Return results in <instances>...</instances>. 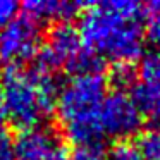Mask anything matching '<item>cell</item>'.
I'll return each instance as SVG.
<instances>
[{
    "instance_id": "1",
    "label": "cell",
    "mask_w": 160,
    "mask_h": 160,
    "mask_svg": "<svg viewBox=\"0 0 160 160\" xmlns=\"http://www.w3.org/2000/svg\"><path fill=\"white\" fill-rule=\"evenodd\" d=\"M143 7L132 0L86 4L79 19L83 45L114 64H132L145 55Z\"/></svg>"
},
{
    "instance_id": "2",
    "label": "cell",
    "mask_w": 160,
    "mask_h": 160,
    "mask_svg": "<svg viewBox=\"0 0 160 160\" xmlns=\"http://www.w3.org/2000/svg\"><path fill=\"white\" fill-rule=\"evenodd\" d=\"M62 86L59 72L9 67L0 90L5 121L19 131L38 128L43 119L55 112Z\"/></svg>"
},
{
    "instance_id": "3",
    "label": "cell",
    "mask_w": 160,
    "mask_h": 160,
    "mask_svg": "<svg viewBox=\"0 0 160 160\" xmlns=\"http://www.w3.org/2000/svg\"><path fill=\"white\" fill-rule=\"evenodd\" d=\"M107 79L102 74L74 76L62 86L55 114L64 134L76 146H102V105Z\"/></svg>"
},
{
    "instance_id": "4",
    "label": "cell",
    "mask_w": 160,
    "mask_h": 160,
    "mask_svg": "<svg viewBox=\"0 0 160 160\" xmlns=\"http://www.w3.org/2000/svg\"><path fill=\"white\" fill-rule=\"evenodd\" d=\"M42 48V28L28 16H18L0 31V60L9 67H21L35 60Z\"/></svg>"
},
{
    "instance_id": "5",
    "label": "cell",
    "mask_w": 160,
    "mask_h": 160,
    "mask_svg": "<svg viewBox=\"0 0 160 160\" xmlns=\"http://www.w3.org/2000/svg\"><path fill=\"white\" fill-rule=\"evenodd\" d=\"M143 128V114L128 91H110L102 105V129L105 136L126 141V138L139 134Z\"/></svg>"
},
{
    "instance_id": "6",
    "label": "cell",
    "mask_w": 160,
    "mask_h": 160,
    "mask_svg": "<svg viewBox=\"0 0 160 160\" xmlns=\"http://www.w3.org/2000/svg\"><path fill=\"white\" fill-rule=\"evenodd\" d=\"M138 81L131 88V98L143 115L160 117V52H148L141 57Z\"/></svg>"
},
{
    "instance_id": "7",
    "label": "cell",
    "mask_w": 160,
    "mask_h": 160,
    "mask_svg": "<svg viewBox=\"0 0 160 160\" xmlns=\"http://www.w3.org/2000/svg\"><path fill=\"white\" fill-rule=\"evenodd\" d=\"M60 139L48 128H33L21 131L14 139L16 160H47L60 148Z\"/></svg>"
},
{
    "instance_id": "8",
    "label": "cell",
    "mask_w": 160,
    "mask_h": 160,
    "mask_svg": "<svg viewBox=\"0 0 160 160\" xmlns=\"http://www.w3.org/2000/svg\"><path fill=\"white\" fill-rule=\"evenodd\" d=\"M86 7L83 2H67V0H29L22 4L24 16L40 22H69Z\"/></svg>"
},
{
    "instance_id": "9",
    "label": "cell",
    "mask_w": 160,
    "mask_h": 160,
    "mask_svg": "<svg viewBox=\"0 0 160 160\" xmlns=\"http://www.w3.org/2000/svg\"><path fill=\"white\" fill-rule=\"evenodd\" d=\"M45 48L57 59L60 66H66L81 48H83V40H81L78 26L71 22H57L48 29V35L45 40Z\"/></svg>"
},
{
    "instance_id": "10",
    "label": "cell",
    "mask_w": 160,
    "mask_h": 160,
    "mask_svg": "<svg viewBox=\"0 0 160 160\" xmlns=\"http://www.w3.org/2000/svg\"><path fill=\"white\" fill-rule=\"evenodd\" d=\"M107 60L97 53L95 50L83 47L69 62L66 64V69L74 76H93V74H102L105 71Z\"/></svg>"
},
{
    "instance_id": "11",
    "label": "cell",
    "mask_w": 160,
    "mask_h": 160,
    "mask_svg": "<svg viewBox=\"0 0 160 160\" xmlns=\"http://www.w3.org/2000/svg\"><path fill=\"white\" fill-rule=\"evenodd\" d=\"M136 81H138V71L132 64H114L107 76V83H110L115 91L131 90Z\"/></svg>"
},
{
    "instance_id": "12",
    "label": "cell",
    "mask_w": 160,
    "mask_h": 160,
    "mask_svg": "<svg viewBox=\"0 0 160 160\" xmlns=\"http://www.w3.org/2000/svg\"><path fill=\"white\" fill-rule=\"evenodd\" d=\"M143 19L146 38L160 48V0H153L143 7Z\"/></svg>"
},
{
    "instance_id": "13",
    "label": "cell",
    "mask_w": 160,
    "mask_h": 160,
    "mask_svg": "<svg viewBox=\"0 0 160 160\" xmlns=\"http://www.w3.org/2000/svg\"><path fill=\"white\" fill-rule=\"evenodd\" d=\"M138 146L143 160H160V129H148L138 134Z\"/></svg>"
},
{
    "instance_id": "14",
    "label": "cell",
    "mask_w": 160,
    "mask_h": 160,
    "mask_svg": "<svg viewBox=\"0 0 160 160\" xmlns=\"http://www.w3.org/2000/svg\"><path fill=\"white\" fill-rule=\"evenodd\" d=\"M105 160H143V157L134 143L117 141L105 153Z\"/></svg>"
},
{
    "instance_id": "15",
    "label": "cell",
    "mask_w": 160,
    "mask_h": 160,
    "mask_svg": "<svg viewBox=\"0 0 160 160\" xmlns=\"http://www.w3.org/2000/svg\"><path fill=\"white\" fill-rule=\"evenodd\" d=\"M67 160H105V153L102 146H76Z\"/></svg>"
},
{
    "instance_id": "16",
    "label": "cell",
    "mask_w": 160,
    "mask_h": 160,
    "mask_svg": "<svg viewBox=\"0 0 160 160\" xmlns=\"http://www.w3.org/2000/svg\"><path fill=\"white\" fill-rule=\"evenodd\" d=\"M0 160H16L14 138L11 136L5 124H0Z\"/></svg>"
},
{
    "instance_id": "17",
    "label": "cell",
    "mask_w": 160,
    "mask_h": 160,
    "mask_svg": "<svg viewBox=\"0 0 160 160\" xmlns=\"http://www.w3.org/2000/svg\"><path fill=\"white\" fill-rule=\"evenodd\" d=\"M19 4L12 0H0V31L18 18Z\"/></svg>"
},
{
    "instance_id": "18",
    "label": "cell",
    "mask_w": 160,
    "mask_h": 160,
    "mask_svg": "<svg viewBox=\"0 0 160 160\" xmlns=\"http://www.w3.org/2000/svg\"><path fill=\"white\" fill-rule=\"evenodd\" d=\"M67 155H69V153L64 150V146H60V148L57 150V152L53 153L52 157H48L47 160H67Z\"/></svg>"
}]
</instances>
